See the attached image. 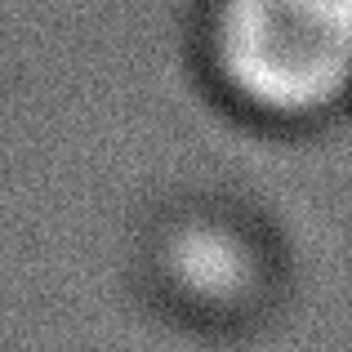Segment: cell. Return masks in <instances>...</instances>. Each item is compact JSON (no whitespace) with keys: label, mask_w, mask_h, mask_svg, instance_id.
I'll use <instances>...</instances> for the list:
<instances>
[{"label":"cell","mask_w":352,"mask_h":352,"mask_svg":"<svg viewBox=\"0 0 352 352\" xmlns=\"http://www.w3.org/2000/svg\"><path fill=\"white\" fill-rule=\"evenodd\" d=\"M228 80L267 112H312L352 85V0H228Z\"/></svg>","instance_id":"cell-1"}]
</instances>
